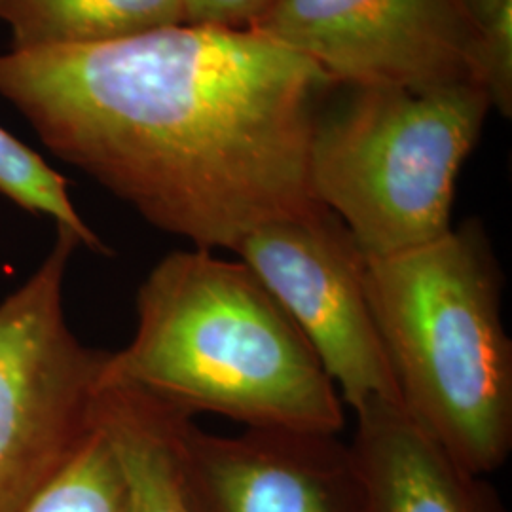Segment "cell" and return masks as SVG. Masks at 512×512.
I'll return each instance as SVG.
<instances>
[{"mask_svg":"<svg viewBox=\"0 0 512 512\" xmlns=\"http://www.w3.org/2000/svg\"><path fill=\"white\" fill-rule=\"evenodd\" d=\"M332 84L253 29L173 25L0 55V95L57 158L148 224L234 253L256 228L325 209L310 145Z\"/></svg>","mask_w":512,"mask_h":512,"instance_id":"1","label":"cell"},{"mask_svg":"<svg viewBox=\"0 0 512 512\" xmlns=\"http://www.w3.org/2000/svg\"><path fill=\"white\" fill-rule=\"evenodd\" d=\"M137 327L109 351L103 387L143 391L190 416L340 435L336 385L291 317L239 258L165 255L137 291Z\"/></svg>","mask_w":512,"mask_h":512,"instance_id":"2","label":"cell"},{"mask_svg":"<svg viewBox=\"0 0 512 512\" xmlns=\"http://www.w3.org/2000/svg\"><path fill=\"white\" fill-rule=\"evenodd\" d=\"M505 277L480 220L421 247L366 258V293L404 412L475 475L512 450Z\"/></svg>","mask_w":512,"mask_h":512,"instance_id":"3","label":"cell"},{"mask_svg":"<svg viewBox=\"0 0 512 512\" xmlns=\"http://www.w3.org/2000/svg\"><path fill=\"white\" fill-rule=\"evenodd\" d=\"M353 90L346 107L319 114L313 129L315 200L366 258L444 236L459 171L492 109L488 97L475 84Z\"/></svg>","mask_w":512,"mask_h":512,"instance_id":"4","label":"cell"},{"mask_svg":"<svg viewBox=\"0 0 512 512\" xmlns=\"http://www.w3.org/2000/svg\"><path fill=\"white\" fill-rule=\"evenodd\" d=\"M78 245L57 228L37 272L0 302V512H23L95 423L109 351L84 346L67 321Z\"/></svg>","mask_w":512,"mask_h":512,"instance_id":"5","label":"cell"},{"mask_svg":"<svg viewBox=\"0 0 512 512\" xmlns=\"http://www.w3.org/2000/svg\"><path fill=\"white\" fill-rule=\"evenodd\" d=\"M313 349L353 412L401 404L366 293V255L327 209L268 222L234 249Z\"/></svg>","mask_w":512,"mask_h":512,"instance_id":"6","label":"cell"},{"mask_svg":"<svg viewBox=\"0 0 512 512\" xmlns=\"http://www.w3.org/2000/svg\"><path fill=\"white\" fill-rule=\"evenodd\" d=\"M247 29L308 57L332 84H475L480 25L465 0H275Z\"/></svg>","mask_w":512,"mask_h":512,"instance_id":"7","label":"cell"},{"mask_svg":"<svg viewBox=\"0 0 512 512\" xmlns=\"http://www.w3.org/2000/svg\"><path fill=\"white\" fill-rule=\"evenodd\" d=\"M179 471L188 512H365L361 476L340 435L270 427L217 435L188 416Z\"/></svg>","mask_w":512,"mask_h":512,"instance_id":"8","label":"cell"},{"mask_svg":"<svg viewBox=\"0 0 512 512\" xmlns=\"http://www.w3.org/2000/svg\"><path fill=\"white\" fill-rule=\"evenodd\" d=\"M355 418L349 448L365 512H509L486 476L467 471L401 404H366Z\"/></svg>","mask_w":512,"mask_h":512,"instance_id":"9","label":"cell"},{"mask_svg":"<svg viewBox=\"0 0 512 512\" xmlns=\"http://www.w3.org/2000/svg\"><path fill=\"white\" fill-rule=\"evenodd\" d=\"M188 416L137 389L99 391L95 420L122 461L129 512H188L179 471V431Z\"/></svg>","mask_w":512,"mask_h":512,"instance_id":"10","label":"cell"},{"mask_svg":"<svg viewBox=\"0 0 512 512\" xmlns=\"http://www.w3.org/2000/svg\"><path fill=\"white\" fill-rule=\"evenodd\" d=\"M14 50L92 46L184 23V0H0Z\"/></svg>","mask_w":512,"mask_h":512,"instance_id":"11","label":"cell"},{"mask_svg":"<svg viewBox=\"0 0 512 512\" xmlns=\"http://www.w3.org/2000/svg\"><path fill=\"white\" fill-rule=\"evenodd\" d=\"M23 512H129L128 478L97 420Z\"/></svg>","mask_w":512,"mask_h":512,"instance_id":"12","label":"cell"},{"mask_svg":"<svg viewBox=\"0 0 512 512\" xmlns=\"http://www.w3.org/2000/svg\"><path fill=\"white\" fill-rule=\"evenodd\" d=\"M0 194L33 215L52 217L59 230L74 234L80 245L107 253L109 249L82 220L69 198L67 179L46 164L35 150L25 147L0 128Z\"/></svg>","mask_w":512,"mask_h":512,"instance_id":"13","label":"cell"},{"mask_svg":"<svg viewBox=\"0 0 512 512\" xmlns=\"http://www.w3.org/2000/svg\"><path fill=\"white\" fill-rule=\"evenodd\" d=\"M473 78L503 116L512 112V0H507L492 18L480 25L476 40Z\"/></svg>","mask_w":512,"mask_h":512,"instance_id":"14","label":"cell"},{"mask_svg":"<svg viewBox=\"0 0 512 512\" xmlns=\"http://www.w3.org/2000/svg\"><path fill=\"white\" fill-rule=\"evenodd\" d=\"M275 0H184V23L245 29Z\"/></svg>","mask_w":512,"mask_h":512,"instance_id":"15","label":"cell"},{"mask_svg":"<svg viewBox=\"0 0 512 512\" xmlns=\"http://www.w3.org/2000/svg\"><path fill=\"white\" fill-rule=\"evenodd\" d=\"M478 25H484L507 0H465Z\"/></svg>","mask_w":512,"mask_h":512,"instance_id":"16","label":"cell"}]
</instances>
